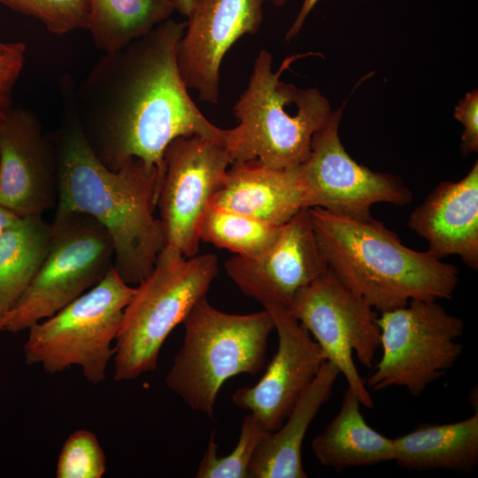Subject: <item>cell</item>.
<instances>
[{
    "instance_id": "cell-21",
    "label": "cell",
    "mask_w": 478,
    "mask_h": 478,
    "mask_svg": "<svg viewBox=\"0 0 478 478\" xmlns=\"http://www.w3.org/2000/svg\"><path fill=\"white\" fill-rule=\"evenodd\" d=\"M360 402L347 387L337 414L312 441L319 461L337 471L393 460V439L372 428Z\"/></svg>"
},
{
    "instance_id": "cell-22",
    "label": "cell",
    "mask_w": 478,
    "mask_h": 478,
    "mask_svg": "<svg viewBox=\"0 0 478 478\" xmlns=\"http://www.w3.org/2000/svg\"><path fill=\"white\" fill-rule=\"evenodd\" d=\"M52 225L41 215L20 217L0 235V312L14 305L42 266Z\"/></svg>"
},
{
    "instance_id": "cell-18",
    "label": "cell",
    "mask_w": 478,
    "mask_h": 478,
    "mask_svg": "<svg viewBox=\"0 0 478 478\" xmlns=\"http://www.w3.org/2000/svg\"><path fill=\"white\" fill-rule=\"evenodd\" d=\"M210 205L275 226L308 209L297 167L272 168L255 160L231 164Z\"/></svg>"
},
{
    "instance_id": "cell-23",
    "label": "cell",
    "mask_w": 478,
    "mask_h": 478,
    "mask_svg": "<svg viewBox=\"0 0 478 478\" xmlns=\"http://www.w3.org/2000/svg\"><path fill=\"white\" fill-rule=\"evenodd\" d=\"M87 29L104 53L120 50L170 19L168 0H89Z\"/></svg>"
},
{
    "instance_id": "cell-15",
    "label": "cell",
    "mask_w": 478,
    "mask_h": 478,
    "mask_svg": "<svg viewBox=\"0 0 478 478\" xmlns=\"http://www.w3.org/2000/svg\"><path fill=\"white\" fill-rule=\"evenodd\" d=\"M267 0H193L177 49L181 76L200 100L217 104L220 69L231 46L261 27Z\"/></svg>"
},
{
    "instance_id": "cell-12",
    "label": "cell",
    "mask_w": 478,
    "mask_h": 478,
    "mask_svg": "<svg viewBox=\"0 0 478 478\" xmlns=\"http://www.w3.org/2000/svg\"><path fill=\"white\" fill-rule=\"evenodd\" d=\"M231 163L221 143L200 135L178 137L164 152L158 219L166 244L187 258L198 254L202 220Z\"/></svg>"
},
{
    "instance_id": "cell-14",
    "label": "cell",
    "mask_w": 478,
    "mask_h": 478,
    "mask_svg": "<svg viewBox=\"0 0 478 478\" xmlns=\"http://www.w3.org/2000/svg\"><path fill=\"white\" fill-rule=\"evenodd\" d=\"M264 309L270 313L278 335L277 351L258 382L238 389L232 401L251 411L263 429L270 432L281 426L326 358L319 343L288 309L275 305Z\"/></svg>"
},
{
    "instance_id": "cell-20",
    "label": "cell",
    "mask_w": 478,
    "mask_h": 478,
    "mask_svg": "<svg viewBox=\"0 0 478 478\" xmlns=\"http://www.w3.org/2000/svg\"><path fill=\"white\" fill-rule=\"evenodd\" d=\"M393 460L415 471L467 472L478 463V412L446 424H422L393 438Z\"/></svg>"
},
{
    "instance_id": "cell-3",
    "label": "cell",
    "mask_w": 478,
    "mask_h": 478,
    "mask_svg": "<svg viewBox=\"0 0 478 478\" xmlns=\"http://www.w3.org/2000/svg\"><path fill=\"white\" fill-rule=\"evenodd\" d=\"M308 213L328 270L374 310L453 297L455 266L406 247L374 218L354 220L319 207L308 208Z\"/></svg>"
},
{
    "instance_id": "cell-25",
    "label": "cell",
    "mask_w": 478,
    "mask_h": 478,
    "mask_svg": "<svg viewBox=\"0 0 478 478\" xmlns=\"http://www.w3.org/2000/svg\"><path fill=\"white\" fill-rule=\"evenodd\" d=\"M255 417L250 413L243 420L238 442L224 457L218 456V444L212 433L203 454L197 478H248V469L258 443L265 434Z\"/></svg>"
},
{
    "instance_id": "cell-31",
    "label": "cell",
    "mask_w": 478,
    "mask_h": 478,
    "mask_svg": "<svg viewBox=\"0 0 478 478\" xmlns=\"http://www.w3.org/2000/svg\"><path fill=\"white\" fill-rule=\"evenodd\" d=\"M19 218L5 207L0 205V235L6 228L13 225Z\"/></svg>"
},
{
    "instance_id": "cell-10",
    "label": "cell",
    "mask_w": 478,
    "mask_h": 478,
    "mask_svg": "<svg viewBox=\"0 0 478 478\" xmlns=\"http://www.w3.org/2000/svg\"><path fill=\"white\" fill-rule=\"evenodd\" d=\"M288 311L313 335L361 405L372 408L373 399L352 355L364 366H373L381 347L374 309L328 270L297 294Z\"/></svg>"
},
{
    "instance_id": "cell-27",
    "label": "cell",
    "mask_w": 478,
    "mask_h": 478,
    "mask_svg": "<svg viewBox=\"0 0 478 478\" xmlns=\"http://www.w3.org/2000/svg\"><path fill=\"white\" fill-rule=\"evenodd\" d=\"M105 471V456L96 435L86 429L73 431L62 445L56 476L101 478Z\"/></svg>"
},
{
    "instance_id": "cell-28",
    "label": "cell",
    "mask_w": 478,
    "mask_h": 478,
    "mask_svg": "<svg viewBox=\"0 0 478 478\" xmlns=\"http://www.w3.org/2000/svg\"><path fill=\"white\" fill-rule=\"evenodd\" d=\"M26 58V45L16 42L9 51L0 52V120L12 107L13 88L23 70Z\"/></svg>"
},
{
    "instance_id": "cell-32",
    "label": "cell",
    "mask_w": 478,
    "mask_h": 478,
    "mask_svg": "<svg viewBox=\"0 0 478 478\" xmlns=\"http://www.w3.org/2000/svg\"><path fill=\"white\" fill-rule=\"evenodd\" d=\"M173 5L174 11H177L181 14L187 16L193 0H168Z\"/></svg>"
},
{
    "instance_id": "cell-6",
    "label": "cell",
    "mask_w": 478,
    "mask_h": 478,
    "mask_svg": "<svg viewBox=\"0 0 478 478\" xmlns=\"http://www.w3.org/2000/svg\"><path fill=\"white\" fill-rule=\"evenodd\" d=\"M219 272L211 253L185 257L166 244L126 306L114 343L117 382L156 369L161 347L204 297Z\"/></svg>"
},
{
    "instance_id": "cell-33",
    "label": "cell",
    "mask_w": 478,
    "mask_h": 478,
    "mask_svg": "<svg viewBox=\"0 0 478 478\" xmlns=\"http://www.w3.org/2000/svg\"><path fill=\"white\" fill-rule=\"evenodd\" d=\"M16 44L15 42H3L0 41V52H6L11 50Z\"/></svg>"
},
{
    "instance_id": "cell-8",
    "label": "cell",
    "mask_w": 478,
    "mask_h": 478,
    "mask_svg": "<svg viewBox=\"0 0 478 478\" xmlns=\"http://www.w3.org/2000/svg\"><path fill=\"white\" fill-rule=\"evenodd\" d=\"M113 266L112 240L91 217L56 214L46 258L3 316L0 331L19 333L53 315L98 283Z\"/></svg>"
},
{
    "instance_id": "cell-16",
    "label": "cell",
    "mask_w": 478,
    "mask_h": 478,
    "mask_svg": "<svg viewBox=\"0 0 478 478\" xmlns=\"http://www.w3.org/2000/svg\"><path fill=\"white\" fill-rule=\"evenodd\" d=\"M58 199V163L50 136L30 111L0 120V205L19 217L41 215Z\"/></svg>"
},
{
    "instance_id": "cell-30",
    "label": "cell",
    "mask_w": 478,
    "mask_h": 478,
    "mask_svg": "<svg viewBox=\"0 0 478 478\" xmlns=\"http://www.w3.org/2000/svg\"><path fill=\"white\" fill-rule=\"evenodd\" d=\"M318 1L319 0H303L301 8L285 35L286 41L292 40L300 33L308 15Z\"/></svg>"
},
{
    "instance_id": "cell-35",
    "label": "cell",
    "mask_w": 478,
    "mask_h": 478,
    "mask_svg": "<svg viewBox=\"0 0 478 478\" xmlns=\"http://www.w3.org/2000/svg\"><path fill=\"white\" fill-rule=\"evenodd\" d=\"M2 318H3V314L0 312V325H1Z\"/></svg>"
},
{
    "instance_id": "cell-29",
    "label": "cell",
    "mask_w": 478,
    "mask_h": 478,
    "mask_svg": "<svg viewBox=\"0 0 478 478\" xmlns=\"http://www.w3.org/2000/svg\"><path fill=\"white\" fill-rule=\"evenodd\" d=\"M454 118L463 124L460 150L468 155L478 151V90L473 89L455 107Z\"/></svg>"
},
{
    "instance_id": "cell-13",
    "label": "cell",
    "mask_w": 478,
    "mask_h": 478,
    "mask_svg": "<svg viewBox=\"0 0 478 478\" xmlns=\"http://www.w3.org/2000/svg\"><path fill=\"white\" fill-rule=\"evenodd\" d=\"M227 276L246 296L288 309L297 294L328 270L305 209L285 223L274 243L255 258L234 256Z\"/></svg>"
},
{
    "instance_id": "cell-7",
    "label": "cell",
    "mask_w": 478,
    "mask_h": 478,
    "mask_svg": "<svg viewBox=\"0 0 478 478\" xmlns=\"http://www.w3.org/2000/svg\"><path fill=\"white\" fill-rule=\"evenodd\" d=\"M135 292L112 266L91 289L27 329L26 363L51 374L75 366L90 383L103 382L124 310Z\"/></svg>"
},
{
    "instance_id": "cell-1",
    "label": "cell",
    "mask_w": 478,
    "mask_h": 478,
    "mask_svg": "<svg viewBox=\"0 0 478 478\" xmlns=\"http://www.w3.org/2000/svg\"><path fill=\"white\" fill-rule=\"evenodd\" d=\"M186 27L166 19L104 53L74 86L85 135L110 169L137 158L163 175L164 152L174 139L200 135L223 144V129L199 111L180 73L177 49Z\"/></svg>"
},
{
    "instance_id": "cell-5",
    "label": "cell",
    "mask_w": 478,
    "mask_h": 478,
    "mask_svg": "<svg viewBox=\"0 0 478 478\" xmlns=\"http://www.w3.org/2000/svg\"><path fill=\"white\" fill-rule=\"evenodd\" d=\"M182 324V345L166 385L192 410L212 419L219 391L227 379L241 374L255 375L264 367L274 321L265 309L227 313L204 297Z\"/></svg>"
},
{
    "instance_id": "cell-4",
    "label": "cell",
    "mask_w": 478,
    "mask_h": 478,
    "mask_svg": "<svg viewBox=\"0 0 478 478\" xmlns=\"http://www.w3.org/2000/svg\"><path fill=\"white\" fill-rule=\"evenodd\" d=\"M286 58L277 72L272 55L261 50L253 64L247 89L233 107L236 127L223 129V145L231 164L258 161L272 168L290 169L306 160L314 134L329 119L328 100L317 89H302L280 80L295 59Z\"/></svg>"
},
{
    "instance_id": "cell-9",
    "label": "cell",
    "mask_w": 478,
    "mask_h": 478,
    "mask_svg": "<svg viewBox=\"0 0 478 478\" xmlns=\"http://www.w3.org/2000/svg\"><path fill=\"white\" fill-rule=\"evenodd\" d=\"M382 356L365 382L380 390L403 387L419 397L453 367L463 350L461 318L448 313L438 301L411 300L382 312L377 319Z\"/></svg>"
},
{
    "instance_id": "cell-26",
    "label": "cell",
    "mask_w": 478,
    "mask_h": 478,
    "mask_svg": "<svg viewBox=\"0 0 478 478\" xmlns=\"http://www.w3.org/2000/svg\"><path fill=\"white\" fill-rule=\"evenodd\" d=\"M0 4L38 19L56 35L88 27L89 0H0Z\"/></svg>"
},
{
    "instance_id": "cell-24",
    "label": "cell",
    "mask_w": 478,
    "mask_h": 478,
    "mask_svg": "<svg viewBox=\"0 0 478 478\" xmlns=\"http://www.w3.org/2000/svg\"><path fill=\"white\" fill-rule=\"evenodd\" d=\"M282 226L210 205L202 220L199 236L200 241L226 249L235 256L255 258L274 243Z\"/></svg>"
},
{
    "instance_id": "cell-17",
    "label": "cell",
    "mask_w": 478,
    "mask_h": 478,
    "mask_svg": "<svg viewBox=\"0 0 478 478\" xmlns=\"http://www.w3.org/2000/svg\"><path fill=\"white\" fill-rule=\"evenodd\" d=\"M407 227L437 259L459 256L478 269V162L458 181H443L410 214Z\"/></svg>"
},
{
    "instance_id": "cell-11",
    "label": "cell",
    "mask_w": 478,
    "mask_h": 478,
    "mask_svg": "<svg viewBox=\"0 0 478 478\" xmlns=\"http://www.w3.org/2000/svg\"><path fill=\"white\" fill-rule=\"evenodd\" d=\"M343 107L332 111L312 140L311 151L297 166L307 208L319 207L354 220H372L375 204L406 205L412 193L397 176L374 172L357 163L339 136Z\"/></svg>"
},
{
    "instance_id": "cell-34",
    "label": "cell",
    "mask_w": 478,
    "mask_h": 478,
    "mask_svg": "<svg viewBox=\"0 0 478 478\" xmlns=\"http://www.w3.org/2000/svg\"><path fill=\"white\" fill-rule=\"evenodd\" d=\"M287 1L288 0H272L273 4L277 7L283 6Z\"/></svg>"
},
{
    "instance_id": "cell-2",
    "label": "cell",
    "mask_w": 478,
    "mask_h": 478,
    "mask_svg": "<svg viewBox=\"0 0 478 478\" xmlns=\"http://www.w3.org/2000/svg\"><path fill=\"white\" fill-rule=\"evenodd\" d=\"M70 75L59 81L62 118L50 137L58 163L56 214L82 213L109 235L113 267L129 285H138L152 271L166 245L162 224L155 216L163 175L137 158L117 170L96 156L81 126Z\"/></svg>"
},
{
    "instance_id": "cell-19",
    "label": "cell",
    "mask_w": 478,
    "mask_h": 478,
    "mask_svg": "<svg viewBox=\"0 0 478 478\" xmlns=\"http://www.w3.org/2000/svg\"><path fill=\"white\" fill-rule=\"evenodd\" d=\"M340 374L337 366L325 360L316 377L301 395L281 426L265 432L251 460V478H305L302 444L306 431L331 395Z\"/></svg>"
}]
</instances>
